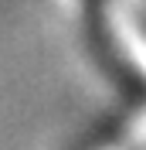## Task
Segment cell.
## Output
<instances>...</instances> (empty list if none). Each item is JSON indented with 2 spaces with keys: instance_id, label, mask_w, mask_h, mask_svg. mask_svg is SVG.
<instances>
[{
  "instance_id": "obj_1",
  "label": "cell",
  "mask_w": 146,
  "mask_h": 150,
  "mask_svg": "<svg viewBox=\"0 0 146 150\" xmlns=\"http://www.w3.org/2000/svg\"><path fill=\"white\" fill-rule=\"evenodd\" d=\"M129 150H146V120L136 126V133H133V140H129Z\"/></svg>"
}]
</instances>
